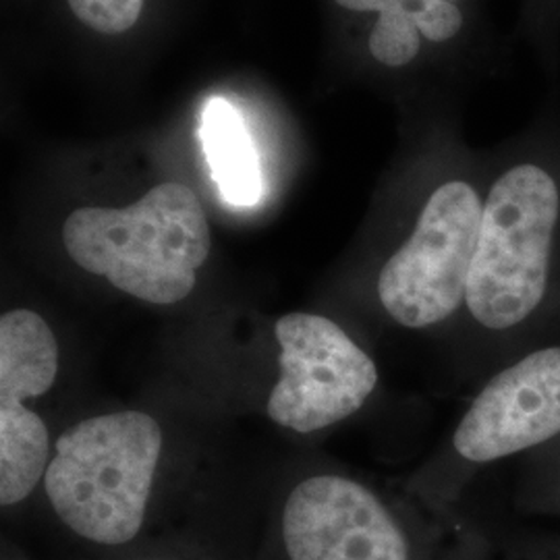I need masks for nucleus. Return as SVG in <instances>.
Masks as SVG:
<instances>
[{
    "instance_id": "6e6552de",
    "label": "nucleus",
    "mask_w": 560,
    "mask_h": 560,
    "mask_svg": "<svg viewBox=\"0 0 560 560\" xmlns=\"http://www.w3.org/2000/svg\"><path fill=\"white\" fill-rule=\"evenodd\" d=\"M345 11L370 15L368 55L388 71H407L428 50L459 48L481 32V0H335ZM488 34V32H481Z\"/></svg>"
},
{
    "instance_id": "7ed1b4c3",
    "label": "nucleus",
    "mask_w": 560,
    "mask_h": 560,
    "mask_svg": "<svg viewBox=\"0 0 560 560\" xmlns=\"http://www.w3.org/2000/svg\"><path fill=\"white\" fill-rule=\"evenodd\" d=\"M161 453V425L148 413L80 421L57 441L46 497L75 536L122 546L141 532Z\"/></svg>"
},
{
    "instance_id": "20e7f679",
    "label": "nucleus",
    "mask_w": 560,
    "mask_h": 560,
    "mask_svg": "<svg viewBox=\"0 0 560 560\" xmlns=\"http://www.w3.org/2000/svg\"><path fill=\"white\" fill-rule=\"evenodd\" d=\"M486 191L469 179L442 180L423 200L407 240L384 261L378 298L407 328L451 318L467 298Z\"/></svg>"
},
{
    "instance_id": "0eeeda50",
    "label": "nucleus",
    "mask_w": 560,
    "mask_h": 560,
    "mask_svg": "<svg viewBox=\"0 0 560 560\" xmlns=\"http://www.w3.org/2000/svg\"><path fill=\"white\" fill-rule=\"evenodd\" d=\"M560 434V347L534 351L481 388L455 432V451L490 463Z\"/></svg>"
},
{
    "instance_id": "9b49d317",
    "label": "nucleus",
    "mask_w": 560,
    "mask_h": 560,
    "mask_svg": "<svg viewBox=\"0 0 560 560\" xmlns=\"http://www.w3.org/2000/svg\"><path fill=\"white\" fill-rule=\"evenodd\" d=\"M73 15L94 32L122 34L140 20L143 0H67Z\"/></svg>"
},
{
    "instance_id": "1a4fd4ad",
    "label": "nucleus",
    "mask_w": 560,
    "mask_h": 560,
    "mask_svg": "<svg viewBox=\"0 0 560 560\" xmlns=\"http://www.w3.org/2000/svg\"><path fill=\"white\" fill-rule=\"evenodd\" d=\"M201 141L222 200L254 206L261 198V173L252 136L237 108L222 98L208 102Z\"/></svg>"
},
{
    "instance_id": "423d86ee",
    "label": "nucleus",
    "mask_w": 560,
    "mask_h": 560,
    "mask_svg": "<svg viewBox=\"0 0 560 560\" xmlns=\"http://www.w3.org/2000/svg\"><path fill=\"white\" fill-rule=\"evenodd\" d=\"M289 560H409V541L381 499L358 481H301L282 511Z\"/></svg>"
},
{
    "instance_id": "39448f33",
    "label": "nucleus",
    "mask_w": 560,
    "mask_h": 560,
    "mask_svg": "<svg viewBox=\"0 0 560 560\" xmlns=\"http://www.w3.org/2000/svg\"><path fill=\"white\" fill-rule=\"evenodd\" d=\"M280 378L268 416L287 430L310 434L360 411L378 384L374 360L337 322L293 312L277 322Z\"/></svg>"
},
{
    "instance_id": "f257e3e1",
    "label": "nucleus",
    "mask_w": 560,
    "mask_h": 560,
    "mask_svg": "<svg viewBox=\"0 0 560 560\" xmlns=\"http://www.w3.org/2000/svg\"><path fill=\"white\" fill-rule=\"evenodd\" d=\"M560 256V102L506 143L483 200L465 305L488 330L527 320Z\"/></svg>"
},
{
    "instance_id": "9d476101",
    "label": "nucleus",
    "mask_w": 560,
    "mask_h": 560,
    "mask_svg": "<svg viewBox=\"0 0 560 560\" xmlns=\"http://www.w3.org/2000/svg\"><path fill=\"white\" fill-rule=\"evenodd\" d=\"M513 36L527 44L550 83L560 78V0H521Z\"/></svg>"
},
{
    "instance_id": "f03ea898",
    "label": "nucleus",
    "mask_w": 560,
    "mask_h": 560,
    "mask_svg": "<svg viewBox=\"0 0 560 560\" xmlns=\"http://www.w3.org/2000/svg\"><path fill=\"white\" fill-rule=\"evenodd\" d=\"M62 245L85 272L136 298L185 300L210 254V226L198 196L166 180L127 208H80L62 224Z\"/></svg>"
}]
</instances>
